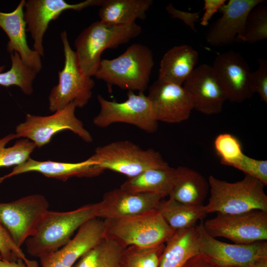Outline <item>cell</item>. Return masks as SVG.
<instances>
[{
	"label": "cell",
	"mask_w": 267,
	"mask_h": 267,
	"mask_svg": "<svg viewBox=\"0 0 267 267\" xmlns=\"http://www.w3.org/2000/svg\"><path fill=\"white\" fill-rule=\"evenodd\" d=\"M99 207V203H96L67 212L48 210L34 233L25 242L27 253L40 259L58 250L82 225L98 218Z\"/></svg>",
	"instance_id": "1"
},
{
	"label": "cell",
	"mask_w": 267,
	"mask_h": 267,
	"mask_svg": "<svg viewBox=\"0 0 267 267\" xmlns=\"http://www.w3.org/2000/svg\"><path fill=\"white\" fill-rule=\"evenodd\" d=\"M154 65L152 50L143 44H134L115 58L101 59L94 76L109 88L115 86L128 91L144 92L148 88Z\"/></svg>",
	"instance_id": "2"
},
{
	"label": "cell",
	"mask_w": 267,
	"mask_h": 267,
	"mask_svg": "<svg viewBox=\"0 0 267 267\" xmlns=\"http://www.w3.org/2000/svg\"><path fill=\"white\" fill-rule=\"evenodd\" d=\"M141 32V27L135 22L121 26L109 25L101 21L92 23L75 41V51L82 72L87 77L94 76L105 50L129 43Z\"/></svg>",
	"instance_id": "3"
},
{
	"label": "cell",
	"mask_w": 267,
	"mask_h": 267,
	"mask_svg": "<svg viewBox=\"0 0 267 267\" xmlns=\"http://www.w3.org/2000/svg\"><path fill=\"white\" fill-rule=\"evenodd\" d=\"M103 221L105 238L114 240L125 248L165 244L175 231L157 209Z\"/></svg>",
	"instance_id": "4"
},
{
	"label": "cell",
	"mask_w": 267,
	"mask_h": 267,
	"mask_svg": "<svg viewBox=\"0 0 267 267\" xmlns=\"http://www.w3.org/2000/svg\"><path fill=\"white\" fill-rule=\"evenodd\" d=\"M210 196L205 205L207 214H239L254 210L267 211L265 185L245 175L240 180L230 182L213 176L208 178Z\"/></svg>",
	"instance_id": "5"
},
{
	"label": "cell",
	"mask_w": 267,
	"mask_h": 267,
	"mask_svg": "<svg viewBox=\"0 0 267 267\" xmlns=\"http://www.w3.org/2000/svg\"><path fill=\"white\" fill-rule=\"evenodd\" d=\"M90 157L104 171L110 170L128 178L137 176L148 169L169 166L159 152L152 148L144 149L127 140L99 146Z\"/></svg>",
	"instance_id": "6"
},
{
	"label": "cell",
	"mask_w": 267,
	"mask_h": 267,
	"mask_svg": "<svg viewBox=\"0 0 267 267\" xmlns=\"http://www.w3.org/2000/svg\"><path fill=\"white\" fill-rule=\"evenodd\" d=\"M63 46L64 64L58 72V84L51 89L48 96L49 109L55 112L71 102L83 108L92 96L94 81L85 76L79 67L76 52L69 44L66 31L60 34Z\"/></svg>",
	"instance_id": "7"
},
{
	"label": "cell",
	"mask_w": 267,
	"mask_h": 267,
	"mask_svg": "<svg viewBox=\"0 0 267 267\" xmlns=\"http://www.w3.org/2000/svg\"><path fill=\"white\" fill-rule=\"evenodd\" d=\"M77 105L71 102L50 116H40L27 114L25 120L16 128V138L23 137L33 142L39 148L48 144L59 132L69 130L84 141H92V137L82 122L75 115Z\"/></svg>",
	"instance_id": "8"
},
{
	"label": "cell",
	"mask_w": 267,
	"mask_h": 267,
	"mask_svg": "<svg viewBox=\"0 0 267 267\" xmlns=\"http://www.w3.org/2000/svg\"><path fill=\"white\" fill-rule=\"evenodd\" d=\"M97 100L100 111L92 121L97 127L106 128L112 124L122 123L149 134L158 129V122L154 117L147 95L143 92L135 94L128 91L127 99L121 102L108 100L101 95H97Z\"/></svg>",
	"instance_id": "9"
},
{
	"label": "cell",
	"mask_w": 267,
	"mask_h": 267,
	"mask_svg": "<svg viewBox=\"0 0 267 267\" xmlns=\"http://www.w3.org/2000/svg\"><path fill=\"white\" fill-rule=\"evenodd\" d=\"M206 232L214 238L223 237L236 244L267 240V211L254 210L239 214L217 213L203 222Z\"/></svg>",
	"instance_id": "10"
},
{
	"label": "cell",
	"mask_w": 267,
	"mask_h": 267,
	"mask_svg": "<svg viewBox=\"0 0 267 267\" xmlns=\"http://www.w3.org/2000/svg\"><path fill=\"white\" fill-rule=\"evenodd\" d=\"M49 206L46 198L39 194L9 202H0V222L21 248L34 233Z\"/></svg>",
	"instance_id": "11"
},
{
	"label": "cell",
	"mask_w": 267,
	"mask_h": 267,
	"mask_svg": "<svg viewBox=\"0 0 267 267\" xmlns=\"http://www.w3.org/2000/svg\"><path fill=\"white\" fill-rule=\"evenodd\" d=\"M199 252L225 267H255L260 261L267 259V241L250 244H229L209 235L203 222L196 225Z\"/></svg>",
	"instance_id": "12"
},
{
	"label": "cell",
	"mask_w": 267,
	"mask_h": 267,
	"mask_svg": "<svg viewBox=\"0 0 267 267\" xmlns=\"http://www.w3.org/2000/svg\"><path fill=\"white\" fill-rule=\"evenodd\" d=\"M147 96L158 122L181 123L194 109L192 98L183 86L158 79L149 88Z\"/></svg>",
	"instance_id": "13"
},
{
	"label": "cell",
	"mask_w": 267,
	"mask_h": 267,
	"mask_svg": "<svg viewBox=\"0 0 267 267\" xmlns=\"http://www.w3.org/2000/svg\"><path fill=\"white\" fill-rule=\"evenodd\" d=\"M103 0H86L75 4L64 0H28L25 4L24 19L27 31L31 33L34 41L33 49L44 56L43 37L48 24L67 10L81 11L86 8L100 6Z\"/></svg>",
	"instance_id": "14"
},
{
	"label": "cell",
	"mask_w": 267,
	"mask_h": 267,
	"mask_svg": "<svg viewBox=\"0 0 267 267\" xmlns=\"http://www.w3.org/2000/svg\"><path fill=\"white\" fill-rule=\"evenodd\" d=\"M212 67L227 100L241 103L252 96L250 67L239 53L230 50L218 54Z\"/></svg>",
	"instance_id": "15"
},
{
	"label": "cell",
	"mask_w": 267,
	"mask_h": 267,
	"mask_svg": "<svg viewBox=\"0 0 267 267\" xmlns=\"http://www.w3.org/2000/svg\"><path fill=\"white\" fill-rule=\"evenodd\" d=\"M264 0H229L220 8L222 16L205 33L206 42L214 46L233 44L242 35L247 16L256 5Z\"/></svg>",
	"instance_id": "16"
},
{
	"label": "cell",
	"mask_w": 267,
	"mask_h": 267,
	"mask_svg": "<svg viewBox=\"0 0 267 267\" xmlns=\"http://www.w3.org/2000/svg\"><path fill=\"white\" fill-rule=\"evenodd\" d=\"M183 87L191 96L194 109L206 115L221 112L227 100L212 66L208 64L195 68Z\"/></svg>",
	"instance_id": "17"
},
{
	"label": "cell",
	"mask_w": 267,
	"mask_h": 267,
	"mask_svg": "<svg viewBox=\"0 0 267 267\" xmlns=\"http://www.w3.org/2000/svg\"><path fill=\"white\" fill-rule=\"evenodd\" d=\"M104 221L94 218L83 225L64 246L40 259L41 267H73L86 252L105 238Z\"/></svg>",
	"instance_id": "18"
},
{
	"label": "cell",
	"mask_w": 267,
	"mask_h": 267,
	"mask_svg": "<svg viewBox=\"0 0 267 267\" xmlns=\"http://www.w3.org/2000/svg\"><path fill=\"white\" fill-rule=\"evenodd\" d=\"M163 198L155 193L131 192L120 187L114 189L106 192L98 202L97 218H116L155 209Z\"/></svg>",
	"instance_id": "19"
},
{
	"label": "cell",
	"mask_w": 267,
	"mask_h": 267,
	"mask_svg": "<svg viewBox=\"0 0 267 267\" xmlns=\"http://www.w3.org/2000/svg\"><path fill=\"white\" fill-rule=\"evenodd\" d=\"M31 172H36L44 176L63 181L73 177L91 178L98 176L104 171L99 168L90 157L77 163L59 162L50 160L40 161L31 158L14 167L8 174L0 177V183L12 177Z\"/></svg>",
	"instance_id": "20"
},
{
	"label": "cell",
	"mask_w": 267,
	"mask_h": 267,
	"mask_svg": "<svg viewBox=\"0 0 267 267\" xmlns=\"http://www.w3.org/2000/svg\"><path fill=\"white\" fill-rule=\"evenodd\" d=\"M26 0L20 1L11 12L0 11V27L7 35L9 41L7 50L10 54L17 52L23 61L38 73L42 68L41 56L31 49L27 41V26L24 19V8Z\"/></svg>",
	"instance_id": "21"
},
{
	"label": "cell",
	"mask_w": 267,
	"mask_h": 267,
	"mask_svg": "<svg viewBox=\"0 0 267 267\" xmlns=\"http://www.w3.org/2000/svg\"><path fill=\"white\" fill-rule=\"evenodd\" d=\"M198 52L187 44L177 45L163 55L158 80L182 86L195 68Z\"/></svg>",
	"instance_id": "22"
},
{
	"label": "cell",
	"mask_w": 267,
	"mask_h": 267,
	"mask_svg": "<svg viewBox=\"0 0 267 267\" xmlns=\"http://www.w3.org/2000/svg\"><path fill=\"white\" fill-rule=\"evenodd\" d=\"M176 170L169 198L185 204L203 205L209 190L208 181L190 168L179 166Z\"/></svg>",
	"instance_id": "23"
},
{
	"label": "cell",
	"mask_w": 267,
	"mask_h": 267,
	"mask_svg": "<svg viewBox=\"0 0 267 267\" xmlns=\"http://www.w3.org/2000/svg\"><path fill=\"white\" fill-rule=\"evenodd\" d=\"M199 252L196 225L175 230L165 243L158 267H182Z\"/></svg>",
	"instance_id": "24"
},
{
	"label": "cell",
	"mask_w": 267,
	"mask_h": 267,
	"mask_svg": "<svg viewBox=\"0 0 267 267\" xmlns=\"http://www.w3.org/2000/svg\"><path fill=\"white\" fill-rule=\"evenodd\" d=\"M153 3L152 0H103L98 12L100 21L121 26L144 20Z\"/></svg>",
	"instance_id": "25"
},
{
	"label": "cell",
	"mask_w": 267,
	"mask_h": 267,
	"mask_svg": "<svg viewBox=\"0 0 267 267\" xmlns=\"http://www.w3.org/2000/svg\"><path fill=\"white\" fill-rule=\"evenodd\" d=\"M176 172V168L170 166L148 169L137 176L128 178L120 188L131 192L158 194L164 198L170 192Z\"/></svg>",
	"instance_id": "26"
},
{
	"label": "cell",
	"mask_w": 267,
	"mask_h": 267,
	"mask_svg": "<svg viewBox=\"0 0 267 267\" xmlns=\"http://www.w3.org/2000/svg\"><path fill=\"white\" fill-rule=\"evenodd\" d=\"M157 209L173 229L188 228L196 226L199 220L207 214L205 205L183 204L169 198L161 199Z\"/></svg>",
	"instance_id": "27"
},
{
	"label": "cell",
	"mask_w": 267,
	"mask_h": 267,
	"mask_svg": "<svg viewBox=\"0 0 267 267\" xmlns=\"http://www.w3.org/2000/svg\"><path fill=\"white\" fill-rule=\"evenodd\" d=\"M125 248L118 242L104 238L84 254L73 267H119Z\"/></svg>",
	"instance_id": "28"
},
{
	"label": "cell",
	"mask_w": 267,
	"mask_h": 267,
	"mask_svg": "<svg viewBox=\"0 0 267 267\" xmlns=\"http://www.w3.org/2000/svg\"><path fill=\"white\" fill-rule=\"evenodd\" d=\"M10 69L0 73V85L6 87L16 86L24 94H31L33 92V82L38 73L28 66L17 52L10 54Z\"/></svg>",
	"instance_id": "29"
},
{
	"label": "cell",
	"mask_w": 267,
	"mask_h": 267,
	"mask_svg": "<svg viewBox=\"0 0 267 267\" xmlns=\"http://www.w3.org/2000/svg\"><path fill=\"white\" fill-rule=\"evenodd\" d=\"M165 246H128L123 252L119 267H158Z\"/></svg>",
	"instance_id": "30"
},
{
	"label": "cell",
	"mask_w": 267,
	"mask_h": 267,
	"mask_svg": "<svg viewBox=\"0 0 267 267\" xmlns=\"http://www.w3.org/2000/svg\"><path fill=\"white\" fill-rule=\"evenodd\" d=\"M16 138L15 134H10L0 139V168L16 166L25 162L36 147L27 138L17 141L10 147H6L11 140Z\"/></svg>",
	"instance_id": "31"
},
{
	"label": "cell",
	"mask_w": 267,
	"mask_h": 267,
	"mask_svg": "<svg viewBox=\"0 0 267 267\" xmlns=\"http://www.w3.org/2000/svg\"><path fill=\"white\" fill-rule=\"evenodd\" d=\"M264 3L256 5L248 13L240 40L252 44L267 39V6Z\"/></svg>",
	"instance_id": "32"
},
{
	"label": "cell",
	"mask_w": 267,
	"mask_h": 267,
	"mask_svg": "<svg viewBox=\"0 0 267 267\" xmlns=\"http://www.w3.org/2000/svg\"><path fill=\"white\" fill-rule=\"evenodd\" d=\"M215 149L220 158L221 163L232 167L244 154L240 141L229 133L219 134L214 140Z\"/></svg>",
	"instance_id": "33"
},
{
	"label": "cell",
	"mask_w": 267,
	"mask_h": 267,
	"mask_svg": "<svg viewBox=\"0 0 267 267\" xmlns=\"http://www.w3.org/2000/svg\"><path fill=\"white\" fill-rule=\"evenodd\" d=\"M0 258L7 261L22 260L28 267H40L38 263L28 259L21 248L14 242L0 222Z\"/></svg>",
	"instance_id": "34"
},
{
	"label": "cell",
	"mask_w": 267,
	"mask_h": 267,
	"mask_svg": "<svg viewBox=\"0 0 267 267\" xmlns=\"http://www.w3.org/2000/svg\"><path fill=\"white\" fill-rule=\"evenodd\" d=\"M233 167L267 185V161L256 159L245 154Z\"/></svg>",
	"instance_id": "35"
},
{
	"label": "cell",
	"mask_w": 267,
	"mask_h": 267,
	"mask_svg": "<svg viewBox=\"0 0 267 267\" xmlns=\"http://www.w3.org/2000/svg\"><path fill=\"white\" fill-rule=\"evenodd\" d=\"M257 69L251 72L250 83L254 93L257 92L262 101L267 103V60L258 59Z\"/></svg>",
	"instance_id": "36"
},
{
	"label": "cell",
	"mask_w": 267,
	"mask_h": 267,
	"mask_svg": "<svg viewBox=\"0 0 267 267\" xmlns=\"http://www.w3.org/2000/svg\"><path fill=\"white\" fill-rule=\"evenodd\" d=\"M166 9L172 18L182 20L192 30L196 31L195 25L199 19L200 12H189L180 10L176 8L171 3H169L166 7Z\"/></svg>",
	"instance_id": "37"
},
{
	"label": "cell",
	"mask_w": 267,
	"mask_h": 267,
	"mask_svg": "<svg viewBox=\"0 0 267 267\" xmlns=\"http://www.w3.org/2000/svg\"><path fill=\"white\" fill-rule=\"evenodd\" d=\"M225 2V0H204V12L200 19V24L203 26H207L213 15Z\"/></svg>",
	"instance_id": "38"
},
{
	"label": "cell",
	"mask_w": 267,
	"mask_h": 267,
	"mask_svg": "<svg viewBox=\"0 0 267 267\" xmlns=\"http://www.w3.org/2000/svg\"><path fill=\"white\" fill-rule=\"evenodd\" d=\"M182 267H225L222 266L210 257L202 253L198 254L190 258Z\"/></svg>",
	"instance_id": "39"
},
{
	"label": "cell",
	"mask_w": 267,
	"mask_h": 267,
	"mask_svg": "<svg viewBox=\"0 0 267 267\" xmlns=\"http://www.w3.org/2000/svg\"><path fill=\"white\" fill-rule=\"evenodd\" d=\"M0 267H28L21 259L7 261L0 258Z\"/></svg>",
	"instance_id": "40"
},
{
	"label": "cell",
	"mask_w": 267,
	"mask_h": 267,
	"mask_svg": "<svg viewBox=\"0 0 267 267\" xmlns=\"http://www.w3.org/2000/svg\"><path fill=\"white\" fill-rule=\"evenodd\" d=\"M4 68V66H0V73L2 72Z\"/></svg>",
	"instance_id": "41"
}]
</instances>
